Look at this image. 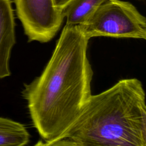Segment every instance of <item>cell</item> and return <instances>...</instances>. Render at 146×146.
Segmentation results:
<instances>
[{
  "instance_id": "cell-1",
  "label": "cell",
  "mask_w": 146,
  "mask_h": 146,
  "mask_svg": "<svg viewBox=\"0 0 146 146\" xmlns=\"http://www.w3.org/2000/svg\"><path fill=\"white\" fill-rule=\"evenodd\" d=\"M88 40L79 25L66 24L42 74L24 84L22 96L42 145L71 127L92 95Z\"/></svg>"
},
{
  "instance_id": "cell-2",
  "label": "cell",
  "mask_w": 146,
  "mask_h": 146,
  "mask_svg": "<svg viewBox=\"0 0 146 146\" xmlns=\"http://www.w3.org/2000/svg\"><path fill=\"white\" fill-rule=\"evenodd\" d=\"M47 145L146 146L145 94L137 78L91 95L71 127Z\"/></svg>"
},
{
  "instance_id": "cell-3",
  "label": "cell",
  "mask_w": 146,
  "mask_h": 146,
  "mask_svg": "<svg viewBox=\"0 0 146 146\" xmlns=\"http://www.w3.org/2000/svg\"><path fill=\"white\" fill-rule=\"evenodd\" d=\"M87 39L98 36L146 39V19L129 2L108 0L82 25Z\"/></svg>"
},
{
  "instance_id": "cell-4",
  "label": "cell",
  "mask_w": 146,
  "mask_h": 146,
  "mask_svg": "<svg viewBox=\"0 0 146 146\" xmlns=\"http://www.w3.org/2000/svg\"><path fill=\"white\" fill-rule=\"evenodd\" d=\"M16 13L28 41L46 43L56 34L62 24V11L53 0H14Z\"/></svg>"
},
{
  "instance_id": "cell-5",
  "label": "cell",
  "mask_w": 146,
  "mask_h": 146,
  "mask_svg": "<svg viewBox=\"0 0 146 146\" xmlns=\"http://www.w3.org/2000/svg\"><path fill=\"white\" fill-rule=\"evenodd\" d=\"M15 43V23L12 1L0 0V79L11 75L10 59Z\"/></svg>"
},
{
  "instance_id": "cell-6",
  "label": "cell",
  "mask_w": 146,
  "mask_h": 146,
  "mask_svg": "<svg viewBox=\"0 0 146 146\" xmlns=\"http://www.w3.org/2000/svg\"><path fill=\"white\" fill-rule=\"evenodd\" d=\"M108 0H72L63 9L66 25H80L86 22L100 5Z\"/></svg>"
},
{
  "instance_id": "cell-7",
  "label": "cell",
  "mask_w": 146,
  "mask_h": 146,
  "mask_svg": "<svg viewBox=\"0 0 146 146\" xmlns=\"http://www.w3.org/2000/svg\"><path fill=\"white\" fill-rule=\"evenodd\" d=\"M30 141V134L24 124L0 117V146H23Z\"/></svg>"
},
{
  "instance_id": "cell-8",
  "label": "cell",
  "mask_w": 146,
  "mask_h": 146,
  "mask_svg": "<svg viewBox=\"0 0 146 146\" xmlns=\"http://www.w3.org/2000/svg\"><path fill=\"white\" fill-rule=\"evenodd\" d=\"M72 0H53L54 6L62 11L63 8Z\"/></svg>"
}]
</instances>
